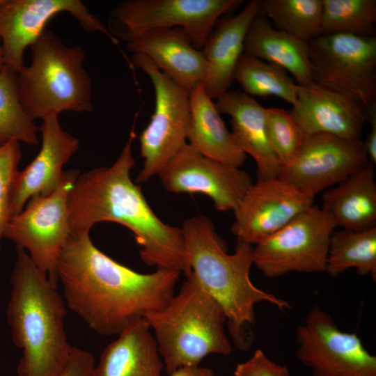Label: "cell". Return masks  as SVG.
Returning a JSON list of instances; mask_svg holds the SVG:
<instances>
[{
  "instance_id": "31",
  "label": "cell",
  "mask_w": 376,
  "mask_h": 376,
  "mask_svg": "<svg viewBox=\"0 0 376 376\" xmlns=\"http://www.w3.org/2000/svg\"><path fill=\"white\" fill-rule=\"evenodd\" d=\"M267 126L273 150L282 166L295 157L305 140V135L289 111L266 108Z\"/></svg>"
},
{
  "instance_id": "23",
  "label": "cell",
  "mask_w": 376,
  "mask_h": 376,
  "mask_svg": "<svg viewBox=\"0 0 376 376\" xmlns=\"http://www.w3.org/2000/svg\"><path fill=\"white\" fill-rule=\"evenodd\" d=\"M321 208L336 227L354 231L376 228V182L371 162L322 194Z\"/></svg>"
},
{
  "instance_id": "2",
  "label": "cell",
  "mask_w": 376,
  "mask_h": 376,
  "mask_svg": "<svg viewBox=\"0 0 376 376\" xmlns=\"http://www.w3.org/2000/svg\"><path fill=\"white\" fill-rule=\"evenodd\" d=\"M136 116L117 160L109 167L95 168L77 176L68 198L70 233H89L100 222L120 224L133 233L145 264L187 276L191 269L181 227L162 221L130 177L135 164L132 145Z\"/></svg>"
},
{
  "instance_id": "7",
  "label": "cell",
  "mask_w": 376,
  "mask_h": 376,
  "mask_svg": "<svg viewBox=\"0 0 376 376\" xmlns=\"http://www.w3.org/2000/svg\"><path fill=\"white\" fill-rule=\"evenodd\" d=\"M242 0H126L111 12L107 29L127 42L149 31L181 29L202 50L219 17Z\"/></svg>"
},
{
  "instance_id": "32",
  "label": "cell",
  "mask_w": 376,
  "mask_h": 376,
  "mask_svg": "<svg viewBox=\"0 0 376 376\" xmlns=\"http://www.w3.org/2000/svg\"><path fill=\"white\" fill-rule=\"evenodd\" d=\"M21 156L17 141L0 147V241L11 219L10 205Z\"/></svg>"
},
{
  "instance_id": "24",
  "label": "cell",
  "mask_w": 376,
  "mask_h": 376,
  "mask_svg": "<svg viewBox=\"0 0 376 376\" xmlns=\"http://www.w3.org/2000/svg\"><path fill=\"white\" fill-rule=\"evenodd\" d=\"M189 102L187 143L205 157L240 168L246 155L226 127L203 84L190 91Z\"/></svg>"
},
{
  "instance_id": "10",
  "label": "cell",
  "mask_w": 376,
  "mask_h": 376,
  "mask_svg": "<svg viewBox=\"0 0 376 376\" xmlns=\"http://www.w3.org/2000/svg\"><path fill=\"white\" fill-rule=\"evenodd\" d=\"M79 174L77 169L64 171L58 187L47 196L31 198L26 207L10 219L3 234L27 252L56 287L58 258L71 235L68 195Z\"/></svg>"
},
{
  "instance_id": "5",
  "label": "cell",
  "mask_w": 376,
  "mask_h": 376,
  "mask_svg": "<svg viewBox=\"0 0 376 376\" xmlns=\"http://www.w3.org/2000/svg\"><path fill=\"white\" fill-rule=\"evenodd\" d=\"M144 318L169 375L182 367L198 366L209 354L232 352L224 311L192 272L164 307Z\"/></svg>"
},
{
  "instance_id": "12",
  "label": "cell",
  "mask_w": 376,
  "mask_h": 376,
  "mask_svg": "<svg viewBox=\"0 0 376 376\" xmlns=\"http://www.w3.org/2000/svg\"><path fill=\"white\" fill-rule=\"evenodd\" d=\"M296 341V356L313 376H376V357L356 334L341 331L318 305L297 327Z\"/></svg>"
},
{
  "instance_id": "3",
  "label": "cell",
  "mask_w": 376,
  "mask_h": 376,
  "mask_svg": "<svg viewBox=\"0 0 376 376\" xmlns=\"http://www.w3.org/2000/svg\"><path fill=\"white\" fill-rule=\"evenodd\" d=\"M6 311L14 345L22 350L18 376H58L72 347L64 327L65 302L30 258L17 247Z\"/></svg>"
},
{
  "instance_id": "25",
  "label": "cell",
  "mask_w": 376,
  "mask_h": 376,
  "mask_svg": "<svg viewBox=\"0 0 376 376\" xmlns=\"http://www.w3.org/2000/svg\"><path fill=\"white\" fill-rule=\"evenodd\" d=\"M244 52L282 68L297 84L313 82L308 42L276 29L261 11L248 29Z\"/></svg>"
},
{
  "instance_id": "6",
  "label": "cell",
  "mask_w": 376,
  "mask_h": 376,
  "mask_svg": "<svg viewBox=\"0 0 376 376\" xmlns=\"http://www.w3.org/2000/svg\"><path fill=\"white\" fill-rule=\"evenodd\" d=\"M30 48V65L16 74L19 99L26 113L43 120L63 111H92V81L84 68L81 47L67 46L45 29Z\"/></svg>"
},
{
  "instance_id": "9",
  "label": "cell",
  "mask_w": 376,
  "mask_h": 376,
  "mask_svg": "<svg viewBox=\"0 0 376 376\" xmlns=\"http://www.w3.org/2000/svg\"><path fill=\"white\" fill-rule=\"evenodd\" d=\"M132 63L150 79L155 97L154 113L139 136L143 164L136 182L142 183L158 175L187 143L189 92L161 72L145 55L133 54Z\"/></svg>"
},
{
  "instance_id": "28",
  "label": "cell",
  "mask_w": 376,
  "mask_h": 376,
  "mask_svg": "<svg viewBox=\"0 0 376 376\" xmlns=\"http://www.w3.org/2000/svg\"><path fill=\"white\" fill-rule=\"evenodd\" d=\"M16 74L5 65L0 69V147L13 140L38 143L39 127L20 102Z\"/></svg>"
},
{
  "instance_id": "22",
  "label": "cell",
  "mask_w": 376,
  "mask_h": 376,
  "mask_svg": "<svg viewBox=\"0 0 376 376\" xmlns=\"http://www.w3.org/2000/svg\"><path fill=\"white\" fill-rule=\"evenodd\" d=\"M160 357L146 319L137 317L104 348L93 376H162Z\"/></svg>"
},
{
  "instance_id": "16",
  "label": "cell",
  "mask_w": 376,
  "mask_h": 376,
  "mask_svg": "<svg viewBox=\"0 0 376 376\" xmlns=\"http://www.w3.org/2000/svg\"><path fill=\"white\" fill-rule=\"evenodd\" d=\"M313 201L279 178L257 180L233 212L231 231L237 242L256 245L311 207Z\"/></svg>"
},
{
  "instance_id": "33",
  "label": "cell",
  "mask_w": 376,
  "mask_h": 376,
  "mask_svg": "<svg viewBox=\"0 0 376 376\" xmlns=\"http://www.w3.org/2000/svg\"><path fill=\"white\" fill-rule=\"evenodd\" d=\"M235 376H290L288 368L270 359L262 350H256L246 361L238 363Z\"/></svg>"
},
{
  "instance_id": "20",
  "label": "cell",
  "mask_w": 376,
  "mask_h": 376,
  "mask_svg": "<svg viewBox=\"0 0 376 376\" xmlns=\"http://www.w3.org/2000/svg\"><path fill=\"white\" fill-rule=\"evenodd\" d=\"M126 43L129 51L147 56L161 72L189 93L203 84L205 59L181 29L149 31Z\"/></svg>"
},
{
  "instance_id": "8",
  "label": "cell",
  "mask_w": 376,
  "mask_h": 376,
  "mask_svg": "<svg viewBox=\"0 0 376 376\" xmlns=\"http://www.w3.org/2000/svg\"><path fill=\"white\" fill-rule=\"evenodd\" d=\"M313 82L376 106V37L318 35L308 42Z\"/></svg>"
},
{
  "instance_id": "29",
  "label": "cell",
  "mask_w": 376,
  "mask_h": 376,
  "mask_svg": "<svg viewBox=\"0 0 376 376\" xmlns=\"http://www.w3.org/2000/svg\"><path fill=\"white\" fill-rule=\"evenodd\" d=\"M375 0H322L320 35L375 36Z\"/></svg>"
},
{
  "instance_id": "19",
  "label": "cell",
  "mask_w": 376,
  "mask_h": 376,
  "mask_svg": "<svg viewBox=\"0 0 376 376\" xmlns=\"http://www.w3.org/2000/svg\"><path fill=\"white\" fill-rule=\"evenodd\" d=\"M214 103L220 113L230 117L231 133L240 149L254 159L258 180L278 178L283 166L269 138L266 108L245 93L237 91H228Z\"/></svg>"
},
{
  "instance_id": "18",
  "label": "cell",
  "mask_w": 376,
  "mask_h": 376,
  "mask_svg": "<svg viewBox=\"0 0 376 376\" xmlns=\"http://www.w3.org/2000/svg\"><path fill=\"white\" fill-rule=\"evenodd\" d=\"M42 145L33 161L19 171L10 205L11 218L35 196H45L60 185L68 163L79 146V140L61 127L58 116H49L39 127Z\"/></svg>"
},
{
  "instance_id": "30",
  "label": "cell",
  "mask_w": 376,
  "mask_h": 376,
  "mask_svg": "<svg viewBox=\"0 0 376 376\" xmlns=\"http://www.w3.org/2000/svg\"><path fill=\"white\" fill-rule=\"evenodd\" d=\"M322 0H264L261 12L279 30L308 42L320 35Z\"/></svg>"
},
{
  "instance_id": "1",
  "label": "cell",
  "mask_w": 376,
  "mask_h": 376,
  "mask_svg": "<svg viewBox=\"0 0 376 376\" xmlns=\"http://www.w3.org/2000/svg\"><path fill=\"white\" fill-rule=\"evenodd\" d=\"M56 273L67 306L103 336L118 335L134 318L164 307L180 274L163 269L134 271L97 249L88 233L70 235Z\"/></svg>"
},
{
  "instance_id": "36",
  "label": "cell",
  "mask_w": 376,
  "mask_h": 376,
  "mask_svg": "<svg viewBox=\"0 0 376 376\" xmlns=\"http://www.w3.org/2000/svg\"><path fill=\"white\" fill-rule=\"evenodd\" d=\"M169 376H214V373L207 367L186 366L178 368Z\"/></svg>"
},
{
  "instance_id": "15",
  "label": "cell",
  "mask_w": 376,
  "mask_h": 376,
  "mask_svg": "<svg viewBox=\"0 0 376 376\" xmlns=\"http://www.w3.org/2000/svg\"><path fill=\"white\" fill-rule=\"evenodd\" d=\"M172 193L202 194L219 211H235L253 183L246 171L205 157L187 143L157 175Z\"/></svg>"
},
{
  "instance_id": "34",
  "label": "cell",
  "mask_w": 376,
  "mask_h": 376,
  "mask_svg": "<svg viewBox=\"0 0 376 376\" xmlns=\"http://www.w3.org/2000/svg\"><path fill=\"white\" fill-rule=\"evenodd\" d=\"M94 367L92 354L72 347L69 362L58 376H93Z\"/></svg>"
},
{
  "instance_id": "21",
  "label": "cell",
  "mask_w": 376,
  "mask_h": 376,
  "mask_svg": "<svg viewBox=\"0 0 376 376\" xmlns=\"http://www.w3.org/2000/svg\"><path fill=\"white\" fill-rule=\"evenodd\" d=\"M261 9L262 1H249L237 15L217 22L206 40L201 50L207 64L203 85L212 100L228 91L248 29Z\"/></svg>"
},
{
  "instance_id": "27",
  "label": "cell",
  "mask_w": 376,
  "mask_h": 376,
  "mask_svg": "<svg viewBox=\"0 0 376 376\" xmlns=\"http://www.w3.org/2000/svg\"><path fill=\"white\" fill-rule=\"evenodd\" d=\"M233 81L249 96H276L294 105L297 84L282 68L244 52L233 72Z\"/></svg>"
},
{
  "instance_id": "37",
  "label": "cell",
  "mask_w": 376,
  "mask_h": 376,
  "mask_svg": "<svg viewBox=\"0 0 376 376\" xmlns=\"http://www.w3.org/2000/svg\"><path fill=\"white\" fill-rule=\"evenodd\" d=\"M4 65V61L3 56V51L1 48V44L0 41V69Z\"/></svg>"
},
{
  "instance_id": "26",
  "label": "cell",
  "mask_w": 376,
  "mask_h": 376,
  "mask_svg": "<svg viewBox=\"0 0 376 376\" xmlns=\"http://www.w3.org/2000/svg\"><path fill=\"white\" fill-rule=\"evenodd\" d=\"M355 268L361 276L370 275L376 280V228L354 231L343 229L331 235L325 272L337 276Z\"/></svg>"
},
{
  "instance_id": "11",
  "label": "cell",
  "mask_w": 376,
  "mask_h": 376,
  "mask_svg": "<svg viewBox=\"0 0 376 376\" xmlns=\"http://www.w3.org/2000/svg\"><path fill=\"white\" fill-rule=\"evenodd\" d=\"M336 228L331 216L313 205L253 247V265L267 278L325 272Z\"/></svg>"
},
{
  "instance_id": "14",
  "label": "cell",
  "mask_w": 376,
  "mask_h": 376,
  "mask_svg": "<svg viewBox=\"0 0 376 376\" xmlns=\"http://www.w3.org/2000/svg\"><path fill=\"white\" fill-rule=\"evenodd\" d=\"M369 162L363 143L320 134L306 136L279 178L299 191L315 195L334 187Z\"/></svg>"
},
{
  "instance_id": "4",
  "label": "cell",
  "mask_w": 376,
  "mask_h": 376,
  "mask_svg": "<svg viewBox=\"0 0 376 376\" xmlns=\"http://www.w3.org/2000/svg\"><path fill=\"white\" fill-rule=\"evenodd\" d=\"M181 228L191 272L224 311L237 346L247 349L243 329L254 322V306L265 301L283 311L291 305L252 283L253 245L237 242L235 253L228 254L212 221L203 215L185 220Z\"/></svg>"
},
{
  "instance_id": "13",
  "label": "cell",
  "mask_w": 376,
  "mask_h": 376,
  "mask_svg": "<svg viewBox=\"0 0 376 376\" xmlns=\"http://www.w3.org/2000/svg\"><path fill=\"white\" fill-rule=\"evenodd\" d=\"M67 13L86 31L104 33L115 45L113 38L100 19L79 0H0V41L4 65L19 72L24 65L25 49L44 32L55 15Z\"/></svg>"
},
{
  "instance_id": "35",
  "label": "cell",
  "mask_w": 376,
  "mask_h": 376,
  "mask_svg": "<svg viewBox=\"0 0 376 376\" xmlns=\"http://www.w3.org/2000/svg\"><path fill=\"white\" fill-rule=\"evenodd\" d=\"M366 121L370 124V130L363 143L368 160L376 163V106L365 109Z\"/></svg>"
},
{
  "instance_id": "17",
  "label": "cell",
  "mask_w": 376,
  "mask_h": 376,
  "mask_svg": "<svg viewBox=\"0 0 376 376\" xmlns=\"http://www.w3.org/2000/svg\"><path fill=\"white\" fill-rule=\"evenodd\" d=\"M292 116L305 136L325 134L361 140L366 122L365 107L354 99L313 82L297 84Z\"/></svg>"
}]
</instances>
